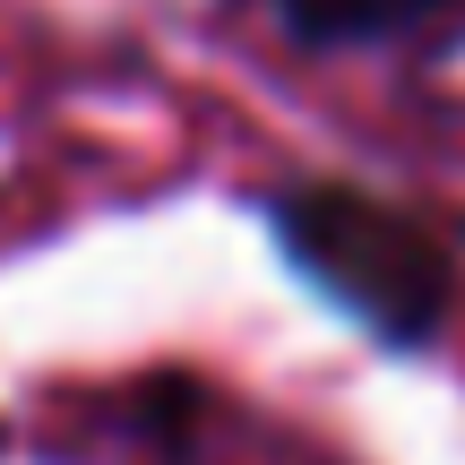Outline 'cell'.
Listing matches in <instances>:
<instances>
[{"label": "cell", "instance_id": "1", "mask_svg": "<svg viewBox=\"0 0 465 465\" xmlns=\"http://www.w3.org/2000/svg\"><path fill=\"white\" fill-rule=\"evenodd\" d=\"M276 232L311 284H328L362 328L397 336H431V319L449 311L457 284V242L414 207H388L371 190H336V182H302L293 199H276Z\"/></svg>", "mask_w": 465, "mask_h": 465}, {"label": "cell", "instance_id": "2", "mask_svg": "<svg viewBox=\"0 0 465 465\" xmlns=\"http://www.w3.org/2000/svg\"><path fill=\"white\" fill-rule=\"evenodd\" d=\"M276 26L311 52H336V44H380V35H414L431 17H449L457 0H267Z\"/></svg>", "mask_w": 465, "mask_h": 465}]
</instances>
